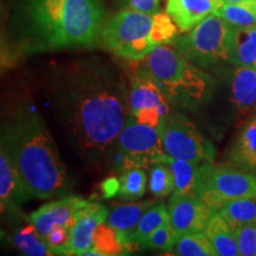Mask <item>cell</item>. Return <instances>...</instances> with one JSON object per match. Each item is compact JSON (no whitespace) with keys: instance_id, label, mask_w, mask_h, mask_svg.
<instances>
[{"instance_id":"1","label":"cell","mask_w":256,"mask_h":256,"mask_svg":"<svg viewBox=\"0 0 256 256\" xmlns=\"http://www.w3.org/2000/svg\"><path fill=\"white\" fill-rule=\"evenodd\" d=\"M52 104L83 156L102 159L116 146L130 118V90L116 69L82 62L63 70L54 84Z\"/></svg>"},{"instance_id":"2","label":"cell","mask_w":256,"mask_h":256,"mask_svg":"<svg viewBox=\"0 0 256 256\" xmlns=\"http://www.w3.org/2000/svg\"><path fill=\"white\" fill-rule=\"evenodd\" d=\"M0 145L17 170L28 198L46 200L70 190L66 166L36 112L22 110L2 124Z\"/></svg>"},{"instance_id":"3","label":"cell","mask_w":256,"mask_h":256,"mask_svg":"<svg viewBox=\"0 0 256 256\" xmlns=\"http://www.w3.org/2000/svg\"><path fill=\"white\" fill-rule=\"evenodd\" d=\"M24 14L38 50L95 46L104 23L101 0H26Z\"/></svg>"},{"instance_id":"4","label":"cell","mask_w":256,"mask_h":256,"mask_svg":"<svg viewBox=\"0 0 256 256\" xmlns=\"http://www.w3.org/2000/svg\"><path fill=\"white\" fill-rule=\"evenodd\" d=\"M177 32V25L168 14L122 8L104 20L98 42L114 55L140 62L156 46L172 43Z\"/></svg>"},{"instance_id":"5","label":"cell","mask_w":256,"mask_h":256,"mask_svg":"<svg viewBox=\"0 0 256 256\" xmlns=\"http://www.w3.org/2000/svg\"><path fill=\"white\" fill-rule=\"evenodd\" d=\"M144 66L171 104L196 108L210 98L211 76L168 44L156 46L144 60Z\"/></svg>"},{"instance_id":"6","label":"cell","mask_w":256,"mask_h":256,"mask_svg":"<svg viewBox=\"0 0 256 256\" xmlns=\"http://www.w3.org/2000/svg\"><path fill=\"white\" fill-rule=\"evenodd\" d=\"M234 26L211 14L188 34L176 37L172 46L185 58L202 68L230 62Z\"/></svg>"},{"instance_id":"7","label":"cell","mask_w":256,"mask_h":256,"mask_svg":"<svg viewBox=\"0 0 256 256\" xmlns=\"http://www.w3.org/2000/svg\"><path fill=\"white\" fill-rule=\"evenodd\" d=\"M194 194L217 212L228 200L256 197V174L236 165L202 162Z\"/></svg>"},{"instance_id":"8","label":"cell","mask_w":256,"mask_h":256,"mask_svg":"<svg viewBox=\"0 0 256 256\" xmlns=\"http://www.w3.org/2000/svg\"><path fill=\"white\" fill-rule=\"evenodd\" d=\"M159 130L166 156L197 164L214 160V146L183 114H170Z\"/></svg>"},{"instance_id":"9","label":"cell","mask_w":256,"mask_h":256,"mask_svg":"<svg viewBox=\"0 0 256 256\" xmlns=\"http://www.w3.org/2000/svg\"><path fill=\"white\" fill-rule=\"evenodd\" d=\"M115 147L124 168H150L162 162L166 156L159 128L140 122L133 116L127 120Z\"/></svg>"},{"instance_id":"10","label":"cell","mask_w":256,"mask_h":256,"mask_svg":"<svg viewBox=\"0 0 256 256\" xmlns=\"http://www.w3.org/2000/svg\"><path fill=\"white\" fill-rule=\"evenodd\" d=\"M130 116L159 128L171 114L168 96L145 66L136 70L130 86Z\"/></svg>"},{"instance_id":"11","label":"cell","mask_w":256,"mask_h":256,"mask_svg":"<svg viewBox=\"0 0 256 256\" xmlns=\"http://www.w3.org/2000/svg\"><path fill=\"white\" fill-rule=\"evenodd\" d=\"M168 209V223L177 238L202 232L216 212L194 194H172Z\"/></svg>"},{"instance_id":"12","label":"cell","mask_w":256,"mask_h":256,"mask_svg":"<svg viewBox=\"0 0 256 256\" xmlns=\"http://www.w3.org/2000/svg\"><path fill=\"white\" fill-rule=\"evenodd\" d=\"M89 200L81 197L68 196L58 200L44 204L28 216V222L43 238L49 235L57 226H72L83 208Z\"/></svg>"},{"instance_id":"13","label":"cell","mask_w":256,"mask_h":256,"mask_svg":"<svg viewBox=\"0 0 256 256\" xmlns=\"http://www.w3.org/2000/svg\"><path fill=\"white\" fill-rule=\"evenodd\" d=\"M108 216L107 208L100 203L89 202L83 208L70 229L66 255H83L94 247L95 232Z\"/></svg>"},{"instance_id":"14","label":"cell","mask_w":256,"mask_h":256,"mask_svg":"<svg viewBox=\"0 0 256 256\" xmlns=\"http://www.w3.org/2000/svg\"><path fill=\"white\" fill-rule=\"evenodd\" d=\"M223 0H168L166 14L178 30L188 32L211 14H215Z\"/></svg>"},{"instance_id":"15","label":"cell","mask_w":256,"mask_h":256,"mask_svg":"<svg viewBox=\"0 0 256 256\" xmlns=\"http://www.w3.org/2000/svg\"><path fill=\"white\" fill-rule=\"evenodd\" d=\"M232 96L240 118L256 114V68L236 66L232 80Z\"/></svg>"},{"instance_id":"16","label":"cell","mask_w":256,"mask_h":256,"mask_svg":"<svg viewBox=\"0 0 256 256\" xmlns=\"http://www.w3.org/2000/svg\"><path fill=\"white\" fill-rule=\"evenodd\" d=\"M28 200L30 198L22 184L17 170L0 145V202L6 209H16Z\"/></svg>"},{"instance_id":"17","label":"cell","mask_w":256,"mask_h":256,"mask_svg":"<svg viewBox=\"0 0 256 256\" xmlns=\"http://www.w3.org/2000/svg\"><path fill=\"white\" fill-rule=\"evenodd\" d=\"M154 200H142L136 203L124 204L114 208L110 212H108L106 223L112 226L115 232L120 235L127 249V238L136 229L145 211L148 209ZM128 250V249H127Z\"/></svg>"},{"instance_id":"18","label":"cell","mask_w":256,"mask_h":256,"mask_svg":"<svg viewBox=\"0 0 256 256\" xmlns=\"http://www.w3.org/2000/svg\"><path fill=\"white\" fill-rule=\"evenodd\" d=\"M230 159L234 165L256 174V114L252 115L238 134Z\"/></svg>"},{"instance_id":"19","label":"cell","mask_w":256,"mask_h":256,"mask_svg":"<svg viewBox=\"0 0 256 256\" xmlns=\"http://www.w3.org/2000/svg\"><path fill=\"white\" fill-rule=\"evenodd\" d=\"M206 236L209 240L216 255L218 256H238L240 250L238 241H236L235 232L229 223L220 215L215 212L208 222L206 229L203 230Z\"/></svg>"},{"instance_id":"20","label":"cell","mask_w":256,"mask_h":256,"mask_svg":"<svg viewBox=\"0 0 256 256\" xmlns=\"http://www.w3.org/2000/svg\"><path fill=\"white\" fill-rule=\"evenodd\" d=\"M229 63L256 68V25L234 28Z\"/></svg>"},{"instance_id":"21","label":"cell","mask_w":256,"mask_h":256,"mask_svg":"<svg viewBox=\"0 0 256 256\" xmlns=\"http://www.w3.org/2000/svg\"><path fill=\"white\" fill-rule=\"evenodd\" d=\"M168 223V209L166 204L162 200L154 202L151 206L145 211L139 223L133 230L130 238H127V249H130V246L136 244L139 247V244L145 240L147 236L152 232H154L156 228Z\"/></svg>"},{"instance_id":"22","label":"cell","mask_w":256,"mask_h":256,"mask_svg":"<svg viewBox=\"0 0 256 256\" xmlns=\"http://www.w3.org/2000/svg\"><path fill=\"white\" fill-rule=\"evenodd\" d=\"M162 162L168 164L174 174V194H194L196 182L198 176V168L200 164L188 162L183 159H176L165 156Z\"/></svg>"},{"instance_id":"23","label":"cell","mask_w":256,"mask_h":256,"mask_svg":"<svg viewBox=\"0 0 256 256\" xmlns=\"http://www.w3.org/2000/svg\"><path fill=\"white\" fill-rule=\"evenodd\" d=\"M232 229L240 224L256 222V197L228 200L217 210Z\"/></svg>"},{"instance_id":"24","label":"cell","mask_w":256,"mask_h":256,"mask_svg":"<svg viewBox=\"0 0 256 256\" xmlns=\"http://www.w3.org/2000/svg\"><path fill=\"white\" fill-rule=\"evenodd\" d=\"M14 244L18 250L28 256L54 255L46 238H43L31 223L14 232Z\"/></svg>"},{"instance_id":"25","label":"cell","mask_w":256,"mask_h":256,"mask_svg":"<svg viewBox=\"0 0 256 256\" xmlns=\"http://www.w3.org/2000/svg\"><path fill=\"white\" fill-rule=\"evenodd\" d=\"M215 14L234 28L256 25V0L250 2H242V4L223 2L217 8Z\"/></svg>"},{"instance_id":"26","label":"cell","mask_w":256,"mask_h":256,"mask_svg":"<svg viewBox=\"0 0 256 256\" xmlns=\"http://www.w3.org/2000/svg\"><path fill=\"white\" fill-rule=\"evenodd\" d=\"M146 186L147 174L144 168H127L118 184V194L126 200H138L145 194Z\"/></svg>"},{"instance_id":"27","label":"cell","mask_w":256,"mask_h":256,"mask_svg":"<svg viewBox=\"0 0 256 256\" xmlns=\"http://www.w3.org/2000/svg\"><path fill=\"white\" fill-rule=\"evenodd\" d=\"M172 252L180 256H216L215 249L203 232L178 238Z\"/></svg>"},{"instance_id":"28","label":"cell","mask_w":256,"mask_h":256,"mask_svg":"<svg viewBox=\"0 0 256 256\" xmlns=\"http://www.w3.org/2000/svg\"><path fill=\"white\" fill-rule=\"evenodd\" d=\"M148 188L156 197H166L174 194V179L171 168L165 162H156L150 166Z\"/></svg>"},{"instance_id":"29","label":"cell","mask_w":256,"mask_h":256,"mask_svg":"<svg viewBox=\"0 0 256 256\" xmlns=\"http://www.w3.org/2000/svg\"><path fill=\"white\" fill-rule=\"evenodd\" d=\"M178 238L172 230L170 223L156 228L139 244V248L156 249V250L172 252Z\"/></svg>"},{"instance_id":"30","label":"cell","mask_w":256,"mask_h":256,"mask_svg":"<svg viewBox=\"0 0 256 256\" xmlns=\"http://www.w3.org/2000/svg\"><path fill=\"white\" fill-rule=\"evenodd\" d=\"M240 255L256 256V222L240 224L234 229Z\"/></svg>"},{"instance_id":"31","label":"cell","mask_w":256,"mask_h":256,"mask_svg":"<svg viewBox=\"0 0 256 256\" xmlns=\"http://www.w3.org/2000/svg\"><path fill=\"white\" fill-rule=\"evenodd\" d=\"M69 226H57L51 230L49 235L46 236V240L49 247L52 250L54 255H66V248L70 238Z\"/></svg>"},{"instance_id":"32","label":"cell","mask_w":256,"mask_h":256,"mask_svg":"<svg viewBox=\"0 0 256 256\" xmlns=\"http://www.w3.org/2000/svg\"><path fill=\"white\" fill-rule=\"evenodd\" d=\"M119 4L122 8L154 14L159 12L162 0H119Z\"/></svg>"},{"instance_id":"33","label":"cell","mask_w":256,"mask_h":256,"mask_svg":"<svg viewBox=\"0 0 256 256\" xmlns=\"http://www.w3.org/2000/svg\"><path fill=\"white\" fill-rule=\"evenodd\" d=\"M254 0H223V2H229V4H242V2H250Z\"/></svg>"},{"instance_id":"34","label":"cell","mask_w":256,"mask_h":256,"mask_svg":"<svg viewBox=\"0 0 256 256\" xmlns=\"http://www.w3.org/2000/svg\"><path fill=\"white\" fill-rule=\"evenodd\" d=\"M6 210H8V209H6V206H4V204L2 203V202H0V217L2 216V214H4Z\"/></svg>"},{"instance_id":"35","label":"cell","mask_w":256,"mask_h":256,"mask_svg":"<svg viewBox=\"0 0 256 256\" xmlns=\"http://www.w3.org/2000/svg\"><path fill=\"white\" fill-rule=\"evenodd\" d=\"M2 40H0V57H2Z\"/></svg>"}]
</instances>
